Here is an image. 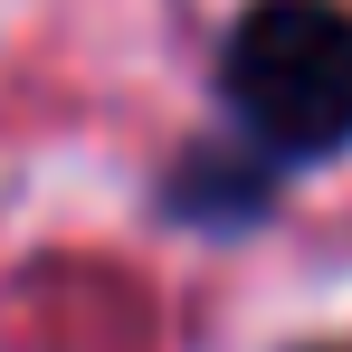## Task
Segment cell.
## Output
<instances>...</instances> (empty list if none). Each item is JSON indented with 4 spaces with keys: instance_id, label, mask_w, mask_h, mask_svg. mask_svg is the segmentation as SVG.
<instances>
[{
    "instance_id": "obj_1",
    "label": "cell",
    "mask_w": 352,
    "mask_h": 352,
    "mask_svg": "<svg viewBox=\"0 0 352 352\" xmlns=\"http://www.w3.org/2000/svg\"><path fill=\"white\" fill-rule=\"evenodd\" d=\"M229 115L276 162H324L352 143V10L343 0H257L229 29Z\"/></svg>"
}]
</instances>
